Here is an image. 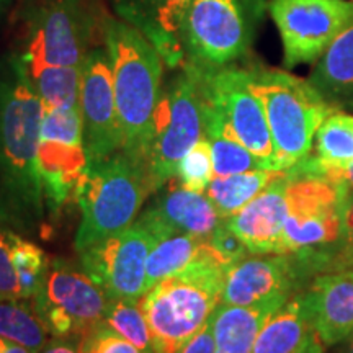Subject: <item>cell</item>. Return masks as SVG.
Wrapping results in <instances>:
<instances>
[{
    "label": "cell",
    "mask_w": 353,
    "mask_h": 353,
    "mask_svg": "<svg viewBox=\"0 0 353 353\" xmlns=\"http://www.w3.org/2000/svg\"><path fill=\"white\" fill-rule=\"evenodd\" d=\"M174 187L167 190L157 203L139 216V223L156 234L159 241L169 239L176 234L210 239L223 219L206 195L190 192L172 179Z\"/></svg>",
    "instance_id": "18"
},
{
    "label": "cell",
    "mask_w": 353,
    "mask_h": 353,
    "mask_svg": "<svg viewBox=\"0 0 353 353\" xmlns=\"http://www.w3.org/2000/svg\"><path fill=\"white\" fill-rule=\"evenodd\" d=\"M309 82L334 110L353 108V19L319 57Z\"/></svg>",
    "instance_id": "22"
},
{
    "label": "cell",
    "mask_w": 353,
    "mask_h": 353,
    "mask_svg": "<svg viewBox=\"0 0 353 353\" xmlns=\"http://www.w3.org/2000/svg\"><path fill=\"white\" fill-rule=\"evenodd\" d=\"M205 136L211 148L213 157V172L218 176L234 174H244L259 169H265L259 157H255L249 149L239 141L226 134L216 123L205 114Z\"/></svg>",
    "instance_id": "29"
},
{
    "label": "cell",
    "mask_w": 353,
    "mask_h": 353,
    "mask_svg": "<svg viewBox=\"0 0 353 353\" xmlns=\"http://www.w3.org/2000/svg\"><path fill=\"white\" fill-rule=\"evenodd\" d=\"M6 347H7V341H6V339L0 337V353L6 352Z\"/></svg>",
    "instance_id": "43"
},
{
    "label": "cell",
    "mask_w": 353,
    "mask_h": 353,
    "mask_svg": "<svg viewBox=\"0 0 353 353\" xmlns=\"http://www.w3.org/2000/svg\"><path fill=\"white\" fill-rule=\"evenodd\" d=\"M345 180L348 185V192H353V164L348 167V170L345 172Z\"/></svg>",
    "instance_id": "41"
},
{
    "label": "cell",
    "mask_w": 353,
    "mask_h": 353,
    "mask_svg": "<svg viewBox=\"0 0 353 353\" xmlns=\"http://www.w3.org/2000/svg\"><path fill=\"white\" fill-rule=\"evenodd\" d=\"M33 307L52 337L83 335L103 321L108 298L99 285L64 260H52Z\"/></svg>",
    "instance_id": "11"
},
{
    "label": "cell",
    "mask_w": 353,
    "mask_h": 353,
    "mask_svg": "<svg viewBox=\"0 0 353 353\" xmlns=\"http://www.w3.org/2000/svg\"><path fill=\"white\" fill-rule=\"evenodd\" d=\"M43 101L23 65L0 59V221L32 234L43 226L46 203L38 170Z\"/></svg>",
    "instance_id": "1"
},
{
    "label": "cell",
    "mask_w": 353,
    "mask_h": 353,
    "mask_svg": "<svg viewBox=\"0 0 353 353\" xmlns=\"http://www.w3.org/2000/svg\"><path fill=\"white\" fill-rule=\"evenodd\" d=\"M83 68H44L28 76L44 110H69L81 105Z\"/></svg>",
    "instance_id": "28"
},
{
    "label": "cell",
    "mask_w": 353,
    "mask_h": 353,
    "mask_svg": "<svg viewBox=\"0 0 353 353\" xmlns=\"http://www.w3.org/2000/svg\"><path fill=\"white\" fill-rule=\"evenodd\" d=\"M82 353H143L105 321L99 322L82 335Z\"/></svg>",
    "instance_id": "33"
},
{
    "label": "cell",
    "mask_w": 353,
    "mask_h": 353,
    "mask_svg": "<svg viewBox=\"0 0 353 353\" xmlns=\"http://www.w3.org/2000/svg\"><path fill=\"white\" fill-rule=\"evenodd\" d=\"M101 25L92 0H38L26 13L15 56L26 76L44 68H83Z\"/></svg>",
    "instance_id": "7"
},
{
    "label": "cell",
    "mask_w": 353,
    "mask_h": 353,
    "mask_svg": "<svg viewBox=\"0 0 353 353\" xmlns=\"http://www.w3.org/2000/svg\"><path fill=\"white\" fill-rule=\"evenodd\" d=\"M118 17L139 30L161 54L167 68L185 64L182 23L192 0H112Z\"/></svg>",
    "instance_id": "19"
},
{
    "label": "cell",
    "mask_w": 353,
    "mask_h": 353,
    "mask_svg": "<svg viewBox=\"0 0 353 353\" xmlns=\"http://www.w3.org/2000/svg\"><path fill=\"white\" fill-rule=\"evenodd\" d=\"M286 213L280 255H296L309 272L322 270L330 255L345 239L343 211L347 182L335 183L324 176L298 174L288 169Z\"/></svg>",
    "instance_id": "6"
},
{
    "label": "cell",
    "mask_w": 353,
    "mask_h": 353,
    "mask_svg": "<svg viewBox=\"0 0 353 353\" xmlns=\"http://www.w3.org/2000/svg\"><path fill=\"white\" fill-rule=\"evenodd\" d=\"M281 306V303L260 306H229L219 303L211 316L216 353H252L265 322Z\"/></svg>",
    "instance_id": "23"
},
{
    "label": "cell",
    "mask_w": 353,
    "mask_h": 353,
    "mask_svg": "<svg viewBox=\"0 0 353 353\" xmlns=\"http://www.w3.org/2000/svg\"><path fill=\"white\" fill-rule=\"evenodd\" d=\"M205 241L188 234H176L161 241L151 250L145 263V291L174 273L188 267L200 254Z\"/></svg>",
    "instance_id": "27"
},
{
    "label": "cell",
    "mask_w": 353,
    "mask_h": 353,
    "mask_svg": "<svg viewBox=\"0 0 353 353\" xmlns=\"http://www.w3.org/2000/svg\"><path fill=\"white\" fill-rule=\"evenodd\" d=\"M324 342L321 341L319 334L314 330V332L311 334V337L306 341V343H304L303 347H299L294 353H324Z\"/></svg>",
    "instance_id": "39"
},
{
    "label": "cell",
    "mask_w": 353,
    "mask_h": 353,
    "mask_svg": "<svg viewBox=\"0 0 353 353\" xmlns=\"http://www.w3.org/2000/svg\"><path fill=\"white\" fill-rule=\"evenodd\" d=\"M304 294L324 345L341 343L353 334V268L317 275Z\"/></svg>",
    "instance_id": "20"
},
{
    "label": "cell",
    "mask_w": 353,
    "mask_h": 353,
    "mask_svg": "<svg viewBox=\"0 0 353 353\" xmlns=\"http://www.w3.org/2000/svg\"><path fill=\"white\" fill-rule=\"evenodd\" d=\"M247 83L262 103L275 152V170H288L312 151L316 132L337 112L309 81L276 69L247 70Z\"/></svg>",
    "instance_id": "5"
},
{
    "label": "cell",
    "mask_w": 353,
    "mask_h": 353,
    "mask_svg": "<svg viewBox=\"0 0 353 353\" xmlns=\"http://www.w3.org/2000/svg\"><path fill=\"white\" fill-rule=\"evenodd\" d=\"M151 193L145 165L126 152L90 162L74 192L82 213L76 236L77 252L131 226Z\"/></svg>",
    "instance_id": "4"
},
{
    "label": "cell",
    "mask_w": 353,
    "mask_h": 353,
    "mask_svg": "<svg viewBox=\"0 0 353 353\" xmlns=\"http://www.w3.org/2000/svg\"><path fill=\"white\" fill-rule=\"evenodd\" d=\"M205 138V100L193 65L185 63L167 83L154 114L152 132L144 154L152 192L176 176V167L190 149Z\"/></svg>",
    "instance_id": "9"
},
{
    "label": "cell",
    "mask_w": 353,
    "mask_h": 353,
    "mask_svg": "<svg viewBox=\"0 0 353 353\" xmlns=\"http://www.w3.org/2000/svg\"><path fill=\"white\" fill-rule=\"evenodd\" d=\"M268 10L280 33L286 68L319 59L353 19V3L347 0H270Z\"/></svg>",
    "instance_id": "13"
},
{
    "label": "cell",
    "mask_w": 353,
    "mask_h": 353,
    "mask_svg": "<svg viewBox=\"0 0 353 353\" xmlns=\"http://www.w3.org/2000/svg\"><path fill=\"white\" fill-rule=\"evenodd\" d=\"M283 170L259 169L226 176L214 175L205 195L214 206L221 219H228L244 208L260 192L270 185Z\"/></svg>",
    "instance_id": "25"
},
{
    "label": "cell",
    "mask_w": 353,
    "mask_h": 353,
    "mask_svg": "<svg viewBox=\"0 0 353 353\" xmlns=\"http://www.w3.org/2000/svg\"><path fill=\"white\" fill-rule=\"evenodd\" d=\"M3 353H34V352H32L30 348H26L23 345H19V343L7 341V347H6V352H3Z\"/></svg>",
    "instance_id": "40"
},
{
    "label": "cell",
    "mask_w": 353,
    "mask_h": 353,
    "mask_svg": "<svg viewBox=\"0 0 353 353\" xmlns=\"http://www.w3.org/2000/svg\"><path fill=\"white\" fill-rule=\"evenodd\" d=\"M156 234L138 219L81 252V263L108 299H134L145 293V263L159 244Z\"/></svg>",
    "instance_id": "12"
},
{
    "label": "cell",
    "mask_w": 353,
    "mask_h": 353,
    "mask_svg": "<svg viewBox=\"0 0 353 353\" xmlns=\"http://www.w3.org/2000/svg\"><path fill=\"white\" fill-rule=\"evenodd\" d=\"M229 267L208 241L183 270L145 291L139 304L151 330L154 353H180L210 321L223 296Z\"/></svg>",
    "instance_id": "2"
},
{
    "label": "cell",
    "mask_w": 353,
    "mask_h": 353,
    "mask_svg": "<svg viewBox=\"0 0 353 353\" xmlns=\"http://www.w3.org/2000/svg\"><path fill=\"white\" fill-rule=\"evenodd\" d=\"M208 242L214 249V252L219 255V259L223 260L229 268H231L232 265H236L237 262H241V260L247 259V255H250L249 249H247V245L242 242L241 237L234 231H231L224 221H221L219 226L214 229L213 234L210 236Z\"/></svg>",
    "instance_id": "34"
},
{
    "label": "cell",
    "mask_w": 353,
    "mask_h": 353,
    "mask_svg": "<svg viewBox=\"0 0 353 353\" xmlns=\"http://www.w3.org/2000/svg\"><path fill=\"white\" fill-rule=\"evenodd\" d=\"M314 330L306 294L298 293L265 322L252 353H294Z\"/></svg>",
    "instance_id": "24"
},
{
    "label": "cell",
    "mask_w": 353,
    "mask_h": 353,
    "mask_svg": "<svg viewBox=\"0 0 353 353\" xmlns=\"http://www.w3.org/2000/svg\"><path fill=\"white\" fill-rule=\"evenodd\" d=\"M180 353H216V342H214L211 317L205 324V327H203L198 334L193 335V337L185 343Z\"/></svg>",
    "instance_id": "36"
},
{
    "label": "cell",
    "mask_w": 353,
    "mask_h": 353,
    "mask_svg": "<svg viewBox=\"0 0 353 353\" xmlns=\"http://www.w3.org/2000/svg\"><path fill=\"white\" fill-rule=\"evenodd\" d=\"M267 10V0H192L182 23L185 63L229 68L247 54Z\"/></svg>",
    "instance_id": "8"
},
{
    "label": "cell",
    "mask_w": 353,
    "mask_h": 353,
    "mask_svg": "<svg viewBox=\"0 0 353 353\" xmlns=\"http://www.w3.org/2000/svg\"><path fill=\"white\" fill-rule=\"evenodd\" d=\"M312 148L314 152L311 151L291 170L343 182L345 172L353 164V114L330 113L317 130Z\"/></svg>",
    "instance_id": "21"
},
{
    "label": "cell",
    "mask_w": 353,
    "mask_h": 353,
    "mask_svg": "<svg viewBox=\"0 0 353 353\" xmlns=\"http://www.w3.org/2000/svg\"><path fill=\"white\" fill-rule=\"evenodd\" d=\"M286 187L288 174L283 170L239 213L223 219L226 226L241 237L252 255H280L288 213Z\"/></svg>",
    "instance_id": "17"
},
{
    "label": "cell",
    "mask_w": 353,
    "mask_h": 353,
    "mask_svg": "<svg viewBox=\"0 0 353 353\" xmlns=\"http://www.w3.org/2000/svg\"><path fill=\"white\" fill-rule=\"evenodd\" d=\"M343 224H345L347 244L353 249V192H348L345 211H343Z\"/></svg>",
    "instance_id": "38"
},
{
    "label": "cell",
    "mask_w": 353,
    "mask_h": 353,
    "mask_svg": "<svg viewBox=\"0 0 353 353\" xmlns=\"http://www.w3.org/2000/svg\"><path fill=\"white\" fill-rule=\"evenodd\" d=\"M81 114L88 164L121 151V128L114 100L113 74L105 44L87 56L82 72Z\"/></svg>",
    "instance_id": "15"
},
{
    "label": "cell",
    "mask_w": 353,
    "mask_h": 353,
    "mask_svg": "<svg viewBox=\"0 0 353 353\" xmlns=\"http://www.w3.org/2000/svg\"><path fill=\"white\" fill-rule=\"evenodd\" d=\"M10 249L12 263L19 278L21 298L32 299L38 293L44 275H46L48 255L37 244L23 239L19 234L10 232Z\"/></svg>",
    "instance_id": "31"
},
{
    "label": "cell",
    "mask_w": 353,
    "mask_h": 353,
    "mask_svg": "<svg viewBox=\"0 0 353 353\" xmlns=\"http://www.w3.org/2000/svg\"><path fill=\"white\" fill-rule=\"evenodd\" d=\"M103 321L143 353H154L151 330L139 301L108 299Z\"/></svg>",
    "instance_id": "30"
},
{
    "label": "cell",
    "mask_w": 353,
    "mask_h": 353,
    "mask_svg": "<svg viewBox=\"0 0 353 353\" xmlns=\"http://www.w3.org/2000/svg\"><path fill=\"white\" fill-rule=\"evenodd\" d=\"M48 329L26 299L0 301V337L39 353L48 343Z\"/></svg>",
    "instance_id": "26"
},
{
    "label": "cell",
    "mask_w": 353,
    "mask_h": 353,
    "mask_svg": "<svg viewBox=\"0 0 353 353\" xmlns=\"http://www.w3.org/2000/svg\"><path fill=\"white\" fill-rule=\"evenodd\" d=\"M12 229H0V301L2 299H23L19 278L12 263L10 249Z\"/></svg>",
    "instance_id": "35"
},
{
    "label": "cell",
    "mask_w": 353,
    "mask_h": 353,
    "mask_svg": "<svg viewBox=\"0 0 353 353\" xmlns=\"http://www.w3.org/2000/svg\"><path fill=\"white\" fill-rule=\"evenodd\" d=\"M6 2H7V0H0V6H3Z\"/></svg>",
    "instance_id": "44"
},
{
    "label": "cell",
    "mask_w": 353,
    "mask_h": 353,
    "mask_svg": "<svg viewBox=\"0 0 353 353\" xmlns=\"http://www.w3.org/2000/svg\"><path fill=\"white\" fill-rule=\"evenodd\" d=\"M195 70L200 79L206 117L259 157L265 169L275 170L272 134L262 103L247 83V69Z\"/></svg>",
    "instance_id": "10"
},
{
    "label": "cell",
    "mask_w": 353,
    "mask_h": 353,
    "mask_svg": "<svg viewBox=\"0 0 353 353\" xmlns=\"http://www.w3.org/2000/svg\"><path fill=\"white\" fill-rule=\"evenodd\" d=\"M303 276L298 260L293 255L244 259L228 270L221 304H285Z\"/></svg>",
    "instance_id": "16"
},
{
    "label": "cell",
    "mask_w": 353,
    "mask_h": 353,
    "mask_svg": "<svg viewBox=\"0 0 353 353\" xmlns=\"http://www.w3.org/2000/svg\"><path fill=\"white\" fill-rule=\"evenodd\" d=\"M342 353H353V334L345 339V345L342 348Z\"/></svg>",
    "instance_id": "42"
},
{
    "label": "cell",
    "mask_w": 353,
    "mask_h": 353,
    "mask_svg": "<svg viewBox=\"0 0 353 353\" xmlns=\"http://www.w3.org/2000/svg\"><path fill=\"white\" fill-rule=\"evenodd\" d=\"M213 176V157H211L210 143L205 136L180 161L175 179L190 192L205 193Z\"/></svg>",
    "instance_id": "32"
},
{
    "label": "cell",
    "mask_w": 353,
    "mask_h": 353,
    "mask_svg": "<svg viewBox=\"0 0 353 353\" xmlns=\"http://www.w3.org/2000/svg\"><path fill=\"white\" fill-rule=\"evenodd\" d=\"M87 165L81 105L69 110H44L38 170L46 210H59L74 196Z\"/></svg>",
    "instance_id": "14"
},
{
    "label": "cell",
    "mask_w": 353,
    "mask_h": 353,
    "mask_svg": "<svg viewBox=\"0 0 353 353\" xmlns=\"http://www.w3.org/2000/svg\"><path fill=\"white\" fill-rule=\"evenodd\" d=\"M101 33L112 64L121 151L144 164L154 114L162 94V70L165 64L156 46L121 19L105 20Z\"/></svg>",
    "instance_id": "3"
},
{
    "label": "cell",
    "mask_w": 353,
    "mask_h": 353,
    "mask_svg": "<svg viewBox=\"0 0 353 353\" xmlns=\"http://www.w3.org/2000/svg\"><path fill=\"white\" fill-rule=\"evenodd\" d=\"M82 335L54 337L39 353H82Z\"/></svg>",
    "instance_id": "37"
}]
</instances>
